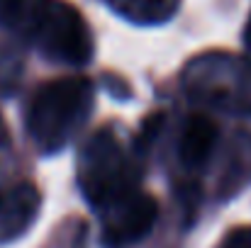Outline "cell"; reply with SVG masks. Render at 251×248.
I'll return each mask as SVG.
<instances>
[{
    "mask_svg": "<svg viewBox=\"0 0 251 248\" xmlns=\"http://www.w3.org/2000/svg\"><path fill=\"white\" fill-rule=\"evenodd\" d=\"M137 168L117 136L107 129L93 134L78 156V185L83 197L98 209L139 190Z\"/></svg>",
    "mask_w": 251,
    "mask_h": 248,
    "instance_id": "3",
    "label": "cell"
},
{
    "mask_svg": "<svg viewBox=\"0 0 251 248\" xmlns=\"http://www.w3.org/2000/svg\"><path fill=\"white\" fill-rule=\"evenodd\" d=\"M244 39H247V44L251 46V20H249V24H247V32H244Z\"/></svg>",
    "mask_w": 251,
    "mask_h": 248,
    "instance_id": "12",
    "label": "cell"
},
{
    "mask_svg": "<svg viewBox=\"0 0 251 248\" xmlns=\"http://www.w3.org/2000/svg\"><path fill=\"white\" fill-rule=\"evenodd\" d=\"M93 107V85L83 76L44 83L29 102L27 132L47 151H61L85 124Z\"/></svg>",
    "mask_w": 251,
    "mask_h": 248,
    "instance_id": "1",
    "label": "cell"
},
{
    "mask_svg": "<svg viewBox=\"0 0 251 248\" xmlns=\"http://www.w3.org/2000/svg\"><path fill=\"white\" fill-rule=\"evenodd\" d=\"M22 78V56L10 44H0V92L10 95Z\"/></svg>",
    "mask_w": 251,
    "mask_h": 248,
    "instance_id": "8",
    "label": "cell"
},
{
    "mask_svg": "<svg viewBox=\"0 0 251 248\" xmlns=\"http://www.w3.org/2000/svg\"><path fill=\"white\" fill-rule=\"evenodd\" d=\"M215 144H217V124L205 114H193L180 132L178 141L180 161L188 168H198L210 158Z\"/></svg>",
    "mask_w": 251,
    "mask_h": 248,
    "instance_id": "6",
    "label": "cell"
},
{
    "mask_svg": "<svg viewBox=\"0 0 251 248\" xmlns=\"http://www.w3.org/2000/svg\"><path fill=\"white\" fill-rule=\"evenodd\" d=\"M7 141V129H5V122H2V117H0V144H5Z\"/></svg>",
    "mask_w": 251,
    "mask_h": 248,
    "instance_id": "11",
    "label": "cell"
},
{
    "mask_svg": "<svg viewBox=\"0 0 251 248\" xmlns=\"http://www.w3.org/2000/svg\"><path fill=\"white\" fill-rule=\"evenodd\" d=\"M220 248H251V226H239L234 229Z\"/></svg>",
    "mask_w": 251,
    "mask_h": 248,
    "instance_id": "10",
    "label": "cell"
},
{
    "mask_svg": "<svg viewBox=\"0 0 251 248\" xmlns=\"http://www.w3.org/2000/svg\"><path fill=\"white\" fill-rule=\"evenodd\" d=\"M107 5L134 24H161L176 15L180 0H107Z\"/></svg>",
    "mask_w": 251,
    "mask_h": 248,
    "instance_id": "7",
    "label": "cell"
},
{
    "mask_svg": "<svg viewBox=\"0 0 251 248\" xmlns=\"http://www.w3.org/2000/svg\"><path fill=\"white\" fill-rule=\"evenodd\" d=\"M29 10L27 0H0V24H15L25 20Z\"/></svg>",
    "mask_w": 251,
    "mask_h": 248,
    "instance_id": "9",
    "label": "cell"
},
{
    "mask_svg": "<svg viewBox=\"0 0 251 248\" xmlns=\"http://www.w3.org/2000/svg\"><path fill=\"white\" fill-rule=\"evenodd\" d=\"M159 204L139 190L105 204L100 209L102 244L107 248H127L139 244L156 224Z\"/></svg>",
    "mask_w": 251,
    "mask_h": 248,
    "instance_id": "4",
    "label": "cell"
},
{
    "mask_svg": "<svg viewBox=\"0 0 251 248\" xmlns=\"http://www.w3.org/2000/svg\"><path fill=\"white\" fill-rule=\"evenodd\" d=\"M42 207V195L32 182H20L7 195H0V244L20 239Z\"/></svg>",
    "mask_w": 251,
    "mask_h": 248,
    "instance_id": "5",
    "label": "cell"
},
{
    "mask_svg": "<svg viewBox=\"0 0 251 248\" xmlns=\"http://www.w3.org/2000/svg\"><path fill=\"white\" fill-rule=\"evenodd\" d=\"M27 34L47 56L66 66H83L93 56V39L81 12L64 0H37L27 15Z\"/></svg>",
    "mask_w": 251,
    "mask_h": 248,
    "instance_id": "2",
    "label": "cell"
}]
</instances>
